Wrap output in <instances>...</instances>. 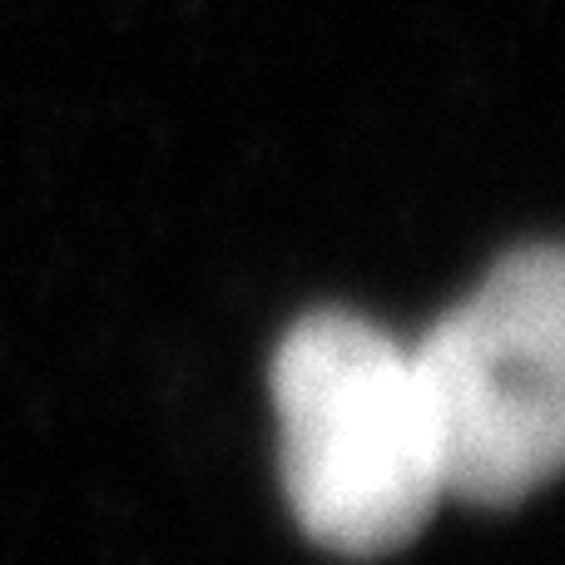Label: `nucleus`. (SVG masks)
<instances>
[{
  "label": "nucleus",
  "instance_id": "1",
  "mask_svg": "<svg viewBox=\"0 0 565 565\" xmlns=\"http://www.w3.org/2000/svg\"><path fill=\"white\" fill-rule=\"evenodd\" d=\"M282 491L298 526L338 556H387L427 526L437 441L402 348L377 322L312 312L274 358Z\"/></svg>",
  "mask_w": 565,
  "mask_h": 565
},
{
  "label": "nucleus",
  "instance_id": "2",
  "mask_svg": "<svg viewBox=\"0 0 565 565\" xmlns=\"http://www.w3.org/2000/svg\"><path fill=\"white\" fill-rule=\"evenodd\" d=\"M412 372L447 497L511 507L546 487L565 451L561 248H511L412 348Z\"/></svg>",
  "mask_w": 565,
  "mask_h": 565
}]
</instances>
